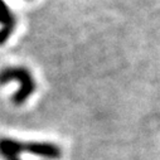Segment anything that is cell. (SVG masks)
I'll use <instances>...</instances> for the list:
<instances>
[{"label": "cell", "instance_id": "cell-4", "mask_svg": "<svg viewBox=\"0 0 160 160\" xmlns=\"http://www.w3.org/2000/svg\"><path fill=\"white\" fill-rule=\"evenodd\" d=\"M22 142L9 138L0 139V156L4 158V160H22Z\"/></svg>", "mask_w": 160, "mask_h": 160}, {"label": "cell", "instance_id": "cell-1", "mask_svg": "<svg viewBox=\"0 0 160 160\" xmlns=\"http://www.w3.org/2000/svg\"><path fill=\"white\" fill-rule=\"evenodd\" d=\"M12 79H18L20 82L19 85L22 88L18 91L17 96L14 97V101L17 102V105H20V102H24L32 95V92H34V90H35L34 78L32 77V74L28 69L20 68V67L8 68L4 72L0 73V83L12 81Z\"/></svg>", "mask_w": 160, "mask_h": 160}, {"label": "cell", "instance_id": "cell-2", "mask_svg": "<svg viewBox=\"0 0 160 160\" xmlns=\"http://www.w3.org/2000/svg\"><path fill=\"white\" fill-rule=\"evenodd\" d=\"M23 149L29 151L32 155L42 156L51 160H57L61 158V149L51 142H29L28 145L23 144Z\"/></svg>", "mask_w": 160, "mask_h": 160}, {"label": "cell", "instance_id": "cell-3", "mask_svg": "<svg viewBox=\"0 0 160 160\" xmlns=\"http://www.w3.org/2000/svg\"><path fill=\"white\" fill-rule=\"evenodd\" d=\"M0 25H2V29H0V44H3L10 37L15 28L14 14H12L10 9L5 5L3 0H0Z\"/></svg>", "mask_w": 160, "mask_h": 160}]
</instances>
